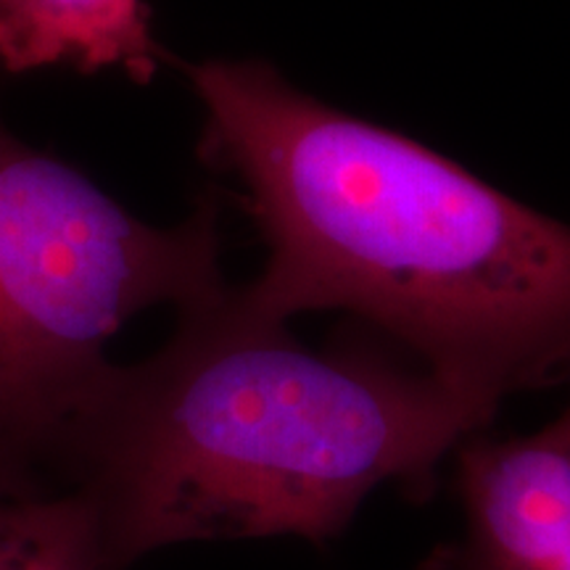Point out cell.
Returning <instances> with one entry per match:
<instances>
[{"instance_id":"cell-1","label":"cell","mask_w":570,"mask_h":570,"mask_svg":"<svg viewBox=\"0 0 570 570\" xmlns=\"http://www.w3.org/2000/svg\"><path fill=\"white\" fill-rule=\"evenodd\" d=\"M188 80L206 159L244 183L267 244L244 285L262 309L352 312L489 423L510 394L568 381V223L265 61L209 59Z\"/></svg>"},{"instance_id":"cell-2","label":"cell","mask_w":570,"mask_h":570,"mask_svg":"<svg viewBox=\"0 0 570 570\" xmlns=\"http://www.w3.org/2000/svg\"><path fill=\"white\" fill-rule=\"evenodd\" d=\"M487 425L428 370L315 352L225 283L177 309L159 352L114 367L61 491L96 512L109 570L188 541L323 544L381 483L431 489L439 462Z\"/></svg>"},{"instance_id":"cell-3","label":"cell","mask_w":570,"mask_h":570,"mask_svg":"<svg viewBox=\"0 0 570 570\" xmlns=\"http://www.w3.org/2000/svg\"><path fill=\"white\" fill-rule=\"evenodd\" d=\"M223 285L217 202L151 225L0 122V502L59 491L127 320Z\"/></svg>"},{"instance_id":"cell-4","label":"cell","mask_w":570,"mask_h":570,"mask_svg":"<svg viewBox=\"0 0 570 570\" xmlns=\"http://www.w3.org/2000/svg\"><path fill=\"white\" fill-rule=\"evenodd\" d=\"M460 491L465 537L425 570H570V399L533 436L462 441Z\"/></svg>"},{"instance_id":"cell-5","label":"cell","mask_w":570,"mask_h":570,"mask_svg":"<svg viewBox=\"0 0 570 570\" xmlns=\"http://www.w3.org/2000/svg\"><path fill=\"white\" fill-rule=\"evenodd\" d=\"M159 63L142 0H0V75L117 69L148 82Z\"/></svg>"},{"instance_id":"cell-6","label":"cell","mask_w":570,"mask_h":570,"mask_svg":"<svg viewBox=\"0 0 570 570\" xmlns=\"http://www.w3.org/2000/svg\"><path fill=\"white\" fill-rule=\"evenodd\" d=\"M0 570H109L96 512L77 491L0 502Z\"/></svg>"}]
</instances>
